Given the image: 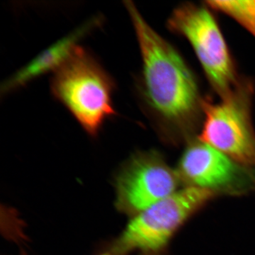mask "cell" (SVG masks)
<instances>
[{"label":"cell","mask_w":255,"mask_h":255,"mask_svg":"<svg viewBox=\"0 0 255 255\" xmlns=\"http://www.w3.org/2000/svg\"><path fill=\"white\" fill-rule=\"evenodd\" d=\"M113 78L90 51L80 46L53 73L50 90L85 132L98 136L107 119L117 114Z\"/></svg>","instance_id":"2"},{"label":"cell","mask_w":255,"mask_h":255,"mask_svg":"<svg viewBox=\"0 0 255 255\" xmlns=\"http://www.w3.org/2000/svg\"><path fill=\"white\" fill-rule=\"evenodd\" d=\"M136 36L142 67L135 90L159 137L172 145L190 142L200 130L206 100L180 53L151 27L131 1H124Z\"/></svg>","instance_id":"1"},{"label":"cell","mask_w":255,"mask_h":255,"mask_svg":"<svg viewBox=\"0 0 255 255\" xmlns=\"http://www.w3.org/2000/svg\"><path fill=\"white\" fill-rule=\"evenodd\" d=\"M210 9L228 15L255 37V1H206Z\"/></svg>","instance_id":"9"},{"label":"cell","mask_w":255,"mask_h":255,"mask_svg":"<svg viewBox=\"0 0 255 255\" xmlns=\"http://www.w3.org/2000/svg\"><path fill=\"white\" fill-rule=\"evenodd\" d=\"M167 24L189 42L215 92L221 99L229 95L242 78L209 6L183 3L172 11Z\"/></svg>","instance_id":"5"},{"label":"cell","mask_w":255,"mask_h":255,"mask_svg":"<svg viewBox=\"0 0 255 255\" xmlns=\"http://www.w3.org/2000/svg\"><path fill=\"white\" fill-rule=\"evenodd\" d=\"M177 172L183 185L219 194L255 191V172L198 137L188 142Z\"/></svg>","instance_id":"7"},{"label":"cell","mask_w":255,"mask_h":255,"mask_svg":"<svg viewBox=\"0 0 255 255\" xmlns=\"http://www.w3.org/2000/svg\"><path fill=\"white\" fill-rule=\"evenodd\" d=\"M94 255H115L112 254V253H109L107 251H100L99 250L98 252H97V254ZM140 255H162V253H157V254H140Z\"/></svg>","instance_id":"10"},{"label":"cell","mask_w":255,"mask_h":255,"mask_svg":"<svg viewBox=\"0 0 255 255\" xmlns=\"http://www.w3.org/2000/svg\"><path fill=\"white\" fill-rule=\"evenodd\" d=\"M102 23V16L90 18L76 29L60 38L41 52L26 65L13 73L0 86V96L4 97L26 86L42 75L56 71L70 58L82 38Z\"/></svg>","instance_id":"8"},{"label":"cell","mask_w":255,"mask_h":255,"mask_svg":"<svg viewBox=\"0 0 255 255\" xmlns=\"http://www.w3.org/2000/svg\"><path fill=\"white\" fill-rule=\"evenodd\" d=\"M116 209L132 218L172 195L182 184L177 169L155 150H137L114 172Z\"/></svg>","instance_id":"6"},{"label":"cell","mask_w":255,"mask_h":255,"mask_svg":"<svg viewBox=\"0 0 255 255\" xmlns=\"http://www.w3.org/2000/svg\"><path fill=\"white\" fill-rule=\"evenodd\" d=\"M255 85L242 78L227 97L206 100L198 138L255 172V130L252 118Z\"/></svg>","instance_id":"4"},{"label":"cell","mask_w":255,"mask_h":255,"mask_svg":"<svg viewBox=\"0 0 255 255\" xmlns=\"http://www.w3.org/2000/svg\"><path fill=\"white\" fill-rule=\"evenodd\" d=\"M216 196L196 188L179 189L130 218L124 231L99 250L115 255L161 253L182 225Z\"/></svg>","instance_id":"3"}]
</instances>
